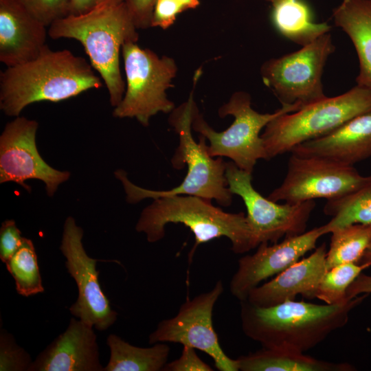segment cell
Listing matches in <instances>:
<instances>
[{"instance_id": "cell-10", "label": "cell", "mask_w": 371, "mask_h": 371, "mask_svg": "<svg viewBox=\"0 0 371 371\" xmlns=\"http://www.w3.org/2000/svg\"><path fill=\"white\" fill-rule=\"evenodd\" d=\"M223 291V282L219 280L210 291L191 300L187 297L175 316L157 324L149 335V344H181L208 355L220 371L239 370L237 359H231L225 353L213 326L214 306Z\"/></svg>"}, {"instance_id": "cell-34", "label": "cell", "mask_w": 371, "mask_h": 371, "mask_svg": "<svg viewBox=\"0 0 371 371\" xmlns=\"http://www.w3.org/2000/svg\"><path fill=\"white\" fill-rule=\"evenodd\" d=\"M366 293H371V276L361 273L348 288L346 297L351 300Z\"/></svg>"}, {"instance_id": "cell-29", "label": "cell", "mask_w": 371, "mask_h": 371, "mask_svg": "<svg viewBox=\"0 0 371 371\" xmlns=\"http://www.w3.org/2000/svg\"><path fill=\"white\" fill-rule=\"evenodd\" d=\"M46 27L68 15L70 0H21Z\"/></svg>"}, {"instance_id": "cell-36", "label": "cell", "mask_w": 371, "mask_h": 371, "mask_svg": "<svg viewBox=\"0 0 371 371\" xmlns=\"http://www.w3.org/2000/svg\"><path fill=\"white\" fill-rule=\"evenodd\" d=\"M178 1L184 7L186 10H190V9H195L200 4L199 0H178Z\"/></svg>"}, {"instance_id": "cell-8", "label": "cell", "mask_w": 371, "mask_h": 371, "mask_svg": "<svg viewBox=\"0 0 371 371\" xmlns=\"http://www.w3.org/2000/svg\"><path fill=\"white\" fill-rule=\"evenodd\" d=\"M126 76V89L120 103L114 107L113 115L118 118H135L144 126L159 113H170L175 108L166 90L172 87L177 66L170 57L159 56L135 42L125 43L122 48Z\"/></svg>"}, {"instance_id": "cell-26", "label": "cell", "mask_w": 371, "mask_h": 371, "mask_svg": "<svg viewBox=\"0 0 371 371\" xmlns=\"http://www.w3.org/2000/svg\"><path fill=\"white\" fill-rule=\"evenodd\" d=\"M5 265L19 295L30 297L44 292L37 255L30 239L23 237L20 247Z\"/></svg>"}, {"instance_id": "cell-24", "label": "cell", "mask_w": 371, "mask_h": 371, "mask_svg": "<svg viewBox=\"0 0 371 371\" xmlns=\"http://www.w3.org/2000/svg\"><path fill=\"white\" fill-rule=\"evenodd\" d=\"M324 212L332 217L324 225L326 234L352 224L371 225V175L357 190L343 197L327 201Z\"/></svg>"}, {"instance_id": "cell-4", "label": "cell", "mask_w": 371, "mask_h": 371, "mask_svg": "<svg viewBox=\"0 0 371 371\" xmlns=\"http://www.w3.org/2000/svg\"><path fill=\"white\" fill-rule=\"evenodd\" d=\"M124 1L109 0L91 11L67 15L53 22L48 36L53 39L72 38L80 42L90 63L106 85L112 106L124 96L126 83L120 66V53L139 34Z\"/></svg>"}, {"instance_id": "cell-11", "label": "cell", "mask_w": 371, "mask_h": 371, "mask_svg": "<svg viewBox=\"0 0 371 371\" xmlns=\"http://www.w3.org/2000/svg\"><path fill=\"white\" fill-rule=\"evenodd\" d=\"M287 169L283 182L269 199L290 204L321 198L334 200L357 190L368 179L353 166L319 157L291 153Z\"/></svg>"}, {"instance_id": "cell-12", "label": "cell", "mask_w": 371, "mask_h": 371, "mask_svg": "<svg viewBox=\"0 0 371 371\" xmlns=\"http://www.w3.org/2000/svg\"><path fill=\"white\" fill-rule=\"evenodd\" d=\"M225 176L233 194L238 195L247 209V218L257 246L262 243H278L282 237L305 232L313 200L290 204H278L262 196L252 185V174L227 162Z\"/></svg>"}, {"instance_id": "cell-3", "label": "cell", "mask_w": 371, "mask_h": 371, "mask_svg": "<svg viewBox=\"0 0 371 371\" xmlns=\"http://www.w3.org/2000/svg\"><path fill=\"white\" fill-rule=\"evenodd\" d=\"M201 76V69L196 71L193 88L188 99L175 107L168 117V122L179 137V145L171 159L175 169L187 167L183 181L172 189L164 191L150 190L141 188L128 180L123 170H117L115 177L120 180L126 194V201L136 203L144 199H155L161 196L186 194L215 200L220 205L229 206L233 194L228 187L225 176L227 162L223 157L210 155L206 138L200 135L196 142L192 134V124L196 102L194 88Z\"/></svg>"}, {"instance_id": "cell-35", "label": "cell", "mask_w": 371, "mask_h": 371, "mask_svg": "<svg viewBox=\"0 0 371 371\" xmlns=\"http://www.w3.org/2000/svg\"><path fill=\"white\" fill-rule=\"evenodd\" d=\"M109 0H70L68 15H79L87 13L100 4ZM124 1L125 0H118Z\"/></svg>"}, {"instance_id": "cell-2", "label": "cell", "mask_w": 371, "mask_h": 371, "mask_svg": "<svg viewBox=\"0 0 371 371\" xmlns=\"http://www.w3.org/2000/svg\"><path fill=\"white\" fill-rule=\"evenodd\" d=\"M91 63L68 49L53 51L48 45L36 58L7 67L0 74V109L19 116L29 104L58 102L103 86Z\"/></svg>"}, {"instance_id": "cell-13", "label": "cell", "mask_w": 371, "mask_h": 371, "mask_svg": "<svg viewBox=\"0 0 371 371\" xmlns=\"http://www.w3.org/2000/svg\"><path fill=\"white\" fill-rule=\"evenodd\" d=\"M82 229L73 217H67L60 249L66 258L67 272L78 290V298L69 310L76 318L96 330H105L115 323L117 313L112 308L101 288L96 269L98 260L88 256L82 245Z\"/></svg>"}, {"instance_id": "cell-18", "label": "cell", "mask_w": 371, "mask_h": 371, "mask_svg": "<svg viewBox=\"0 0 371 371\" xmlns=\"http://www.w3.org/2000/svg\"><path fill=\"white\" fill-rule=\"evenodd\" d=\"M326 254V245L322 243L307 258L254 288L245 300L256 306L269 307L294 300L298 295L308 300L316 298L319 282L328 270Z\"/></svg>"}, {"instance_id": "cell-32", "label": "cell", "mask_w": 371, "mask_h": 371, "mask_svg": "<svg viewBox=\"0 0 371 371\" xmlns=\"http://www.w3.org/2000/svg\"><path fill=\"white\" fill-rule=\"evenodd\" d=\"M195 350L194 348L183 346L181 356L167 363L163 371H213L214 369L199 357Z\"/></svg>"}, {"instance_id": "cell-30", "label": "cell", "mask_w": 371, "mask_h": 371, "mask_svg": "<svg viewBox=\"0 0 371 371\" xmlns=\"http://www.w3.org/2000/svg\"><path fill=\"white\" fill-rule=\"evenodd\" d=\"M23 237L14 220H6L0 228V259L6 264L20 247Z\"/></svg>"}, {"instance_id": "cell-6", "label": "cell", "mask_w": 371, "mask_h": 371, "mask_svg": "<svg viewBox=\"0 0 371 371\" xmlns=\"http://www.w3.org/2000/svg\"><path fill=\"white\" fill-rule=\"evenodd\" d=\"M370 110L371 89L357 85L339 95L326 97L297 111L280 115L267 124L261 135L267 159L324 136Z\"/></svg>"}, {"instance_id": "cell-17", "label": "cell", "mask_w": 371, "mask_h": 371, "mask_svg": "<svg viewBox=\"0 0 371 371\" xmlns=\"http://www.w3.org/2000/svg\"><path fill=\"white\" fill-rule=\"evenodd\" d=\"M93 328L71 318L66 330L33 361L30 371H104Z\"/></svg>"}, {"instance_id": "cell-22", "label": "cell", "mask_w": 371, "mask_h": 371, "mask_svg": "<svg viewBox=\"0 0 371 371\" xmlns=\"http://www.w3.org/2000/svg\"><path fill=\"white\" fill-rule=\"evenodd\" d=\"M271 21L278 31L302 47L330 32L327 23H315L312 11L304 0H283L272 5Z\"/></svg>"}, {"instance_id": "cell-38", "label": "cell", "mask_w": 371, "mask_h": 371, "mask_svg": "<svg viewBox=\"0 0 371 371\" xmlns=\"http://www.w3.org/2000/svg\"><path fill=\"white\" fill-rule=\"evenodd\" d=\"M265 1H267V2L271 3V5H273V4L277 3L280 2V1H282L283 0H265Z\"/></svg>"}, {"instance_id": "cell-15", "label": "cell", "mask_w": 371, "mask_h": 371, "mask_svg": "<svg viewBox=\"0 0 371 371\" xmlns=\"http://www.w3.org/2000/svg\"><path fill=\"white\" fill-rule=\"evenodd\" d=\"M326 234L324 225L301 234L286 237L269 245L260 243L257 251L241 257L230 283V292L239 301L247 300L249 292L267 278L276 276L315 249L317 240Z\"/></svg>"}, {"instance_id": "cell-33", "label": "cell", "mask_w": 371, "mask_h": 371, "mask_svg": "<svg viewBox=\"0 0 371 371\" xmlns=\"http://www.w3.org/2000/svg\"><path fill=\"white\" fill-rule=\"evenodd\" d=\"M157 0H125L128 10L137 29L150 27L153 8Z\"/></svg>"}, {"instance_id": "cell-27", "label": "cell", "mask_w": 371, "mask_h": 371, "mask_svg": "<svg viewBox=\"0 0 371 371\" xmlns=\"http://www.w3.org/2000/svg\"><path fill=\"white\" fill-rule=\"evenodd\" d=\"M370 267L367 264L347 263L327 270L318 286L316 298L327 304L350 300L346 297L348 288L363 270Z\"/></svg>"}, {"instance_id": "cell-23", "label": "cell", "mask_w": 371, "mask_h": 371, "mask_svg": "<svg viewBox=\"0 0 371 371\" xmlns=\"http://www.w3.org/2000/svg\"><path fill=\"white\" fill-rule=\"evenodd\" d=\"M110 358L104 371H159L168 363L170 348L164 342L148 348L130 344L111 334L106 339Z\"/></svg>"}, {"instance_id": "cell-21", "label": "cell", "mask_w": 371, "mask_h": 371, "mask_svg": "<svg viewBox=\"0 0 371 371\" xmlns=\"http://www.w3.org/2000/svg\"><path fill=\"white\" fill-rule=\"evenodd\" d=\"M241 371H352L348 363L319 360L291 350L262 348L237 358Z\"/></svg>"}, {"instance_id": "cell-20", "label": "cell", "mask_w": 371, "mask_h": 371, "mask_svg": "<svg viewBox=\"0 0 371 371\" xmlns=\"http://www.w3.org/2000/svg\"><path fill=\"white\" fill-rule=\"evenodd\" d=\"M332 16L357 52L359 62L357 85L371 89V0H343Z\"/></svg>"}, {"instance_id": "cell-5", "label": "cell", "mask_w": 371, "mask_h": 371, "mask_svg": "<svg viewBox=\"0 0 371 371\" xmlns=\"http://www.w3.org/2000/svg\"><path fill=\"white\" fill-rule=\"evenodd\" d=\"M153 200L141 212L136 231L145 234L149 243H155L165 236L166 225L183 224L195 239L188 255L189 262L199 245L221 237L230 240L235 254L246 253L258 247L243 212H226L213 205L210 200L193 195L161 196Z\"/></svg>"}, {"instance_id": "cell-1", "label": "cell", "mask_w": 371, "mask_h": 371, "mask_svg": "<svg viewBox=\"0 0 371 371\" xmlns=\"http://www.w3.org/2000/svg\"><path fill=\"white\" fill-rule=\"evenodd\" d=\"M369 294L337 304L288 300L269 307L240 301L244 334L262 348L304 352L346 325L350 313Z\"/></svg>"}, {"instance_id": "cell-19", "label": "cell", "mask_w": 371, "mask_h": 371, "mask_svg": "<svg viewBox=\"0 0 371 371\" xmlns=\"http://www.w3.org/2000/svg\"><path fill=\"white\" fill-rule=\"evenodd\" d=\"M291 153L319 157L353 166L371 157V110L348 120L333 132L294 147Z\"/></svg>"}, {"instance_id": "cell-14", "label": "cell", "mask_w": 371, "mask_h": 371, "mask_svg": "<svg viewBox=\"0 0 371 371\" xmlns=\"http://www.w3.org/2000/svg\"><path fill=\"white\" fill-rule=\"evenodd\" d=\"M38 127L36 120L20 116L5 125L0 136V183L14 182L30 192L25 181L38 179L52 196L70 172L56 170L43 159L36 144Z\"/></svg>"}, {"instance_id": "cell-9", "label": "cell", "mask_w": 371, "mask_h": 371, "mask_svg": "<svg viewBox=\"0 0 371 371\" xmlns=\"http://www.w3.org/2000/svg\"><path fill=\"white\" fill-rule=\"evenodd\" d=\"M335 49L331 34H324L297 51L265 61L262 81L282 106L300 110L327 97L322 78Z\"/></svg>"}, {"instance_id": "cell-25", "label": "cell", "mask_w": 371, "mask_h": 371, "mask_svg": "<svg viewBox=\"0 0 371 371\" xmlns=\"http://www.w3.org/2000/svg\"><path fill=\"white\" fill-rule=\"evenodd\" d=\"M331 234L326 258L327 269L343 264H359L371 241V225H349Z\"/></svg>"}, {"instance_id": "cell-28", "label": "cell", "mask_w": 371, "mask_h": 371, "mask_svg": "<svg viewBox=\"0 0 371 371\" xmlns=\"http://www.w3.org/2000/svg\"><path fill=\"white\" fill-rule=\"evenodd\" d=\"M33 361L30 354L19 346L14 336L5 329L0 333V370L30 371Z\"/></svg>"}, {"instance_id": "cell-37", "label": "cell", "mask_w": 371, "mask_h": 371, "mask_svg": "<svg viewBox=\"0 0 371 371\" xmlns=\"http://www.w3.org/2000/svg\"><path fill=\"white\" fill-rule=\"evenodd\" d=\"M359 264H367L371 266V241L366 251H365Z\"/></svg>"}, {"instance_id": "cell-16", "label": "cell", "mask_w": 371, "mask_h": 371, "mask_svg": "<svg viewBox=\"0 0 371 371\" xmlns=\"http://www.w3.org/2000/svg\"><path fill=\"white\" fill-rule=\"evenodd\" d=\"M46 27L21 0H0V61L12 67L38 57L47 46Z\"/></svg>"}, {"instance_id": "cell-31", "label": "cell", "mask_w": 371, "mask_h": 371, "mask_svg": "<svg viewBox=\"0 0 371 371\" xmlns=\"http://www.w3.org/2000/svg\"><path fill=\"white\" fill-rule=\"evenodd\" d=\"M186 11L178 0H157L153 10L150 27L166 30L173 25L178 14Z\"/></svg>"}, {"instance_id": "cell-7", "label": "cell", "mask_w": 371, "mask_h": 371, "mask_svg": "<svg viewBox=\"0 0 371 371\" xmlns=\"http://www.w3.org/2000/svg\"><path fill=\"white\" fill-rule=\"evenodd\" d=\"M297 111L291 106H282L272 113H260L251 107V96L247 92L234 93L222 105L218 113L221 117L232 115L234 121L226 130L217 132L203 119L197 106L193 113L192 129L209 141L207 150L213 157H228L241 170L251 173L258 160H268L262 129L274 118Z\"/></svg>"}]
</instances>
